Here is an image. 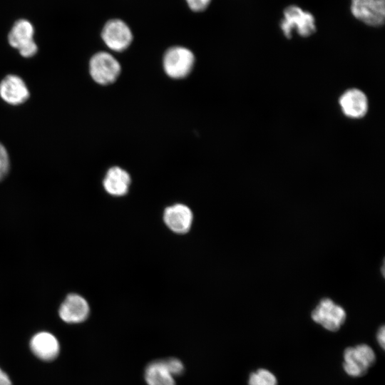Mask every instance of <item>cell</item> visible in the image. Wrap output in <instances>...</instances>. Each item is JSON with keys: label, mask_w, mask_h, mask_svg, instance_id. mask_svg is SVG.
<instances>
[{"label": "cell", "mask_w": 385, "mask_h": 385, "mask_svg": "<svg viewBox=\"0 0 385 385\" xmlns=\"http://www.w3.org/2000/svg\"><path fill=\"white\" fill-rule=\"evenodd\" d=\"M279 27L287 38L292 37L293 30L302 37H308L317 30L314 16L296 5H290L284 9Z\"/></svg>", "instance_id": "cell-1"}, {"label": "cell", "mask_w": 385, "mask_h": 385, "mask_svg": "<svg viewBox=\"0 0 385 385\" xmlns=\"http://www.w3.org/2000/svg\"><path fill=\"white\" fill-rule=\"evenodd\" d=\"M343 359L342 366L345 373L351 377H361L375 363L376 354L370 346L360 344L346 348Z\"/></svg>", "instance_id": "cell-2"}, {"label": "cell", "mask_w": 385, "mask_h": 385, "mask_svg": "<svg viewBox=\"0 0 385 385\" xmlns=\"http://www.w3.org/2000/svg\"><path fill=\"white\" fill-rule=\"evenodd\" d=\"M195 63L193 53L188 48L175 46L169 48L163 56L165 72L173 78L186 77L192 71Z\"/></svg>", "instance_id": "cell-3"}, {"label": "cell", "mask_w": 385, "mask_h": 385, "mask_svg": "<svg viewBox=\"0 0 385 385\" xmlns=\"http://www.w3.org/2000/svg\"><path fill=\"white\" fill-rule=\"evenodd\" d=\"M312 320L329 332H337L344 324V309L329 298L322 299L311 313Z\"/></svg>", "instance_id": "cell-4"}, {"label": "cell", "mask_w": 385, "mask_h": 385, "mask_svg": "<svg viewBox=\"0 0 385 385\" xmlns=\"http://www.w3.org/2000/svg\"><path fill=\"white\" fill-rule=\"evenodd\" d=\"M89 68L93 79L101 85L113 83L121 70L118 60L106 51L98 52L91 57Z\"/></svg>", "instance_id": "cell-5"}, {"label": "cell", "mask_w": 385, "mask_h": 385, "mask_svg": "<svg viewBox=\"0 0 385 385\" xmlns=\"http://www.w3.org/2000/svg\"><path fill=\"white\" fill-rule=\"evenodd\" d=\"M34 28L31 21L25 19L17 20L11 27L8 41L9 44L19 50L20 54L26 58L31 57L38 51L34 40Z\"/></svg>", "instance_id": "cell-6"}, {"label": "cell", "mask_w": 385, "mask_h": 385, "mask_svg": "<svg viewBox=\"0 0 385 385\" xmlns=\"http://www.w3.org/2000/svg\"><path fill=\"white\" fill-rule=\"evenodd\" d=\"M101 38L111 50L120 52L128 48L133 36L128 25L119 19L108 20L101 31Z\"/></svg>", "instance_id": "cell-7"}, {"label": "cell", "mask_w": 385, "mask_h": 385, "mask_svg": "<svg viewBox=\"0 0 385 385\" xmlns=\"http://www.w3.org/2000/svg\"><path fill=\"white\" fill-rule=\"evenodd\" d=\"M351 12L368 26H381L385 20V0H351Z\"/></svg>", "instance_id": "cell-8"}, {"label": "cell", "mask_w": 385, "mask_h": 385, "mask_svg": "<svg viewBox=\"0 0 385 385\" xmlns=\"http://www.w3.org/2000/svg\"><path fill=\"white\" fill-rule=\"evenodd\" d=\"M192 212L185 205L177 203L166 207L163 214L164 222L173 232L183 234L188 232L192 222Z\"/></svg>", "instance_id": "cell-9"}, {"label": "cell", "mask_w": 385, "mask_h": 385, "mask_svg": "<svg viewBox=\"0 0 385 385\" xmlns=\"http://www.w3.org/2000/svg\"><path fill=\"white\" fill-rule=\"evenodd\" d=\"M89 312V305L83 297L71 294L61 304L58 313L61 319L67 323H80L88 318Z\"/></svg>", "instance_id": "cell-10"}, {"label": "cell", "mask_w": 385, "mask_h": 385, "mask_svg": "<svg viewBox=\"0 0 385 385\" xmlns=\"http://www.w3.org/2000/svg\"><path fill=\"white\" fill-rule=\"evenodd\" d=\"M29 345L33 354L46 361L54 360L60 352L58 339L54 335L47 332H41L34 334L30 340Z\"/></svg>", "instance_id": "cell-11"}, {"label": "cell", "mask_w": 385, "mask_h": 385, "mask_svg": "<svg viewBox=\"0 0 385 385\" xmlns=\"http://www.w3.org/2000/svg\"><path fill=\"white\" fill-rule=\"evenodd\" d=\"M339 105L344 114L351 118H362L368 111L367 98L359 89L344 92L339 98Z\"/></svg>", "instance_id": "cell-12"}, {"label": "cell", "mask_w": 385, "mask_h": 385, "mask_svg": "<svg viewBox=\"0 0 385 385\" xmlns=\"http://www.w3.org/2000/svg\"><path fill=\"white\" fill-rule=\"evenodd\" d=\"M0 96L6 102L18 105L27 100L29 92L20 77L8 75L0 83Z\"/></svg>", "instance_id": "cell-13"}, {"label": "cell", "mask_w": 385, "mask_h": 385, "mask_svg": "<svg viewBox=\"0 0 385 385\" xmlns=\"http://www.w3.org/2000/svg\"><path fill=\"white\" fill-rule=\"evenodd\" d=\"M130 180L126 170L114 166L107 171L103 184L106 191L110 195L123 196L128 191Z\"/></svg>", "instance_id": "cell-14"}, {"label": "cell", "mask_w": 385, "mask_h": 385, "mask_svg": "<svg viewBox=\"0 0 385 385\" xmlns=\"http://www.w3.org/2000/svg\"><path fill=\"white\" fill-rule=\"evenodd\" d=\"M144 379L147 385H175L174 376L164 360L158 359L150 362L145 366Z\"/></svg>", "instance_id": "cell-15"}, {"label": "cell", "mask_w": 385, "mask_h": 385, "mask_svg": "<svg viewBox=\"0 0 385 385\" xmlns=\"http://www.w3.org/2000/svg\"><path fill=\"white\" fill-rule=\"evenodd\" d=\"M248 385H277V379L270 371L261 368L250 374Z\"/></svg>", "instance_id": "cell-16"}, {"label": "cell", "mask_w": 385, "mask_h": 385, "mask_svg": "<svg viewBox=\"0 0 385 385\" xmlns=\"http://www.w3.org/2000/svg\"><path fill=\"white\" fill-rule=\"evenodd\" d=\"M166 366L173 376L183 374L185 367L183 362L177 358H169L164 360Z\"/></svg>", "instance_id": "cell-17"}, {"label": "cell", "mask_w": 385, "mask_h": 385, "mask_svg": "<svg viewBox=\"0 0 385 385\" xmlns=\"http://www.w3.org/2000/svg\"><path fill=\"white\" fill-rule=\"evenodd\" d=\"M9 166V157L4 146L0 143V180L7 174Z\"/></svg>", "instance_id": "cell-18"}, {"label": "cell", "mask_w": 385, "mask_h": 385, "mask_svg": "<svg viewBox=\"0 0 385 385\" xmlns=\"http://www.w3.org/2000/svg\"><path fill=\"white\" fill-rule=\"evenodd\" d=\"M190 10L202 12L210 5L212 0H185Z\"/></svg>", "instance_id": "cell-19"}, {"label": "cell", "mask_w": 385, "mask_h": 385, "mask_svg": "<svg viewBox=\"0 0 385 385\" xmlns=\"http://www.w3.org/2000/svg\"><path fill=\"white\" fill-rule=\"evenodd\" d=\"M376 340L379 346L384 349L385 346V327L382 325L376 333Z\"/></svg>", "instance_id": "cell-20"}, {"label": "cell", "mask_w": 385, "mask_h": 385, "mask_svg": "<svg viewBox=\"0 0 385 385\" xmlns=\"http://www.w3.org/2000/svg\"><path fill=\"white\" fill-rule=\"evenodd\" d=\"M0 385H12L9 376L0 368Z\"/></svg>", "instance_id": "cell-21"}]
</instances>
